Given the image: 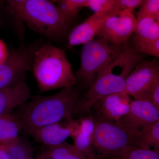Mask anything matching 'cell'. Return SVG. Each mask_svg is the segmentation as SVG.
I'll use <instances>...</instances> for the list:
<instances>
[{
    "label": "cell",
    "mask_w": 159,
    "mask_h": 159,
    "mask_svg": "<svg viewBox=\"0 0 159 159\" xmlns=\"http://www.w3.org/2000/svg\"><path fill=\"white\" fill-rule=\"evenodd\" d=\"M80 98L74 87L62 89L57 93L46 97H35L19 107L15 114L19 119L22 131H29L45 125L73 119Z\"/></svg>",
    "instance_id": "obj_1"
},
{
    "label": "cell",
    "mask_w": 159,
    "mask_h": 159,
    "mask_svg": "<svg viewBox=\"0 0 159 159\" xmlns=\"http://www.w3.org/2000/svg\"><path fill=\"white\" fill-rule=\"evenodd\" d=\"M6 4L9 14L51 40H58L68 31L71 22L61 14L54 1L8 0Z\"/></svg>",
    "instance_id": "obj_2"
},
{
    "label": "cell",
    "mask_w": 159,
    "mask_h": 159,
    "mask_svg": "<svg viewBox=\"0 0 159 159\" xmlns=\"http://www.w3.org/2000/svg\"><path fill=\"white\" fill-rule=\"evenodd\" d=\"M31 69L40 93L74 87L77 78L65 51L51 43H41L33 57Z\"/></svg>",
    "instance_id": "obj_3"
},
{
    "label": "cell",
    "mask_w": 159,
    "mask_h": 159,
    "mask_svg": "<svg viewBox=\"0 0 159 159\" xmlns=\"http://www.w3.org/2000/svg\"><path fill=\"white\" fill-rule=\"evenodd\" d=\"M122 45H116L100 37L85 44L80 66L75 74L77 83L90 87L101 72L119 56Z\"/></svg>",
    "instance_id": "obj_4"
},
{
    "label": "cell",
    "mask_w": 159,
    "mask_h": 159,
    "mask_svg": "<svg viewBox=\"0 0 159 159\" xmlns=\"http://www.w3.org/2000/svg\"><path fill=\"white\" fill-rule=\"evenodd\" d=\"M135 133L119 122L95 121L93 148L97 159H107L132 145Z\"/></svg>",
    "instance_id": "obj_5"
},
{
    "label": "cell",
    "mask_w": 159,
    "mask_h": 159,
    "mask_svg": "<svg viewBox=\"0 0 159 159\" xmlns=\"http://www.w3.org/2000/svg\"><path fill=\"white\" fill-rule=\"evenodd\" d=\"M40 44V41L29 45L22 43L9 51L6 61L0 64V89L14 87L25 82L34 52Z\"/></svg>",
    "instance_id": "obj_6"
},
{
    "label": "cell",
    "mask_w": 159,
    "mask_h": 159,
    "mask_svg": "<svg viewBox=\"0 0 159 159\" xmlns=\"http://www.w3.org/2000/svg\"><path fill=\"white\" fill-rule=\"evenodd\" d=\"M159 78V66L156 59L141 61L129 75L123 93L134 99H148V92L154 81Z\"/></svg>",
    "instance_id": "obj_7"
},
{
    "label": "cell",
    "mask_w": 159,
    "mask_h": 159,
    "mask_svg": "<svg viewBox=\"0 0 159 159\" xmlns=\"http://www.w3.org/2000/svg\"><path fill=\"white\" fill-rule=\"evenodd\" d=\"M136 24L132 11H116L106 20L97 36L116 45H122L134 34Z\"/></svg>",
    "instance_id": "obj_8"
},
{
    "label": "cell",
    "mask_w": 159,
    "mask_h": 159,
    "mask_svg": "<svg viewBox=\"0 0 159 159\" xmlns=\"http://www.w3.org/2000/svg\"><path fill=\"white\" fill-rule=\"evenodd\" d=\"M79 128V120L71 119L35 129L26 134L44 146H53L66 142L69 137L75 136Z\"/></svg>",
    "instance_id": "obj_9"
},
{
    "label": "cell",
    "mask_w": 159,
    "mask_h": 159,
    "mask_svg": "<svg viewBox=\"0 0 159 159\" xmlns=\"http://www.w3.org/2000/svg\"><path fill=\"white\" fill-rule=\"evenodd\" d=\"M159 121V110L148 99H134L119 122L134 133Z\"/></svg>",
    "instance_id": "obj_10"
},
{
    "label": "cell",
    "mask_w": 159,
    "mask_h": 159,
    "mask_svg": "<svg viewBox=\"0 0 159 159\" xmlns=\"http://www.w3.org/2000/svg\"><path fill=\"white\" fill-rule=\"evenodd\" d=\"M116 11L94 13L84 22L76 26L69 35V48L80 45H84L94 39L101 31L106 20Z\"/></svg>",
    "instance_id": "obj_11"
},
{
    "label": "cell",
    "mask_w": 159,
    "mask_h": 159,
    "mask_svg": "<svg viewBox=\"0 0 159 159\" xmlns=\"http://www.w3.org/2000/svg\"><path fill=\"white\" fill-rule=\"evenodd\" d=\"M131 102L129 96L123 92L103 97L96 103L98 105L99 119L118 122L128 113Z\"/></svg>",
    "instance_id": "obj_12"
},
{
    "label": "cell",
    "mask_w": 159,
    "mask_h": 159,
    "mask_svg": "<svg viewBox=\"0 0 159 159\" xmlns=\"http://www.w3.org/2000/svg\"><path fill=\"white\" fill-rule=\"evenodd\" d=\"M31 97V89L25 82L10 88L0 89V116L11 113L23 105Z\"/></svg>",
    "instance_id": "obj_13"
},
{
    "label": "cell",
    "mask_w": 159,
    "mask_h": 159,
    "mask_svg": "<svg viewBox=\"0 0 159 159\" xmlns=\"http://www.w3.org/2000/svg\"><path fill=\"white\" fill-rule=\"evenodd\" d=\"M79 121V132L73 138L74 145L88 159H97L93 145L95 124L94 117H84Z\"/></svg>",
    "instance_id": "obj_14"
},
{
    "label": "cell",
    "mask_w": 159,
    "mask_h": 159,
    "mask_svg": "<svg viewBox=\"0 0 159 159\" xmlns=\"http://www.w3.org/2000/svg\"><path fill=\"white\" fill-rule=\"evenodd\" d=\"M37 159H88L74 145L65 142L55 146H44Z\"/></svg>",
    "instance_id": "obj_15"
},
{
    "label": "cell",
    "mask_w": 159,
    "mask_h": 159,
    "mask_svg": "<svg viewBox=\"0 0 159 159\" xmlns=\"http://www.w3.org/2000/svg\"><path fill=\"white\" fill-rule=\"evenodd\" d=\"M145 150L159 151V121L143 129L134 137L132 145Z\"/></svg>",
    "instance_id": "obj_16"
},
{
    "label": "cell",
    "mask_w": 159,
    "mask_h": 159,
    "mask_svg": "<svg viewBox=\"0 0 159 159\" xmlns=\"http://www.w3.org/2000/svg\"><path fill=\"white\" fill-rule=\"evenodd\" d=\"M21 131V125L15 114L9 113L0 116V145L16 140Z\"/></svg>",
    "instance_id": "obj_17"
},
{
    "label": "cell",
    "mask_w": 159,
    "mask_h": 159,
    "mask_svg": "<svg viewBox=\"0 0 159 159\" xmlns=\"http://www.w3.org/2000/svg\"><path fill=\"white\" fill-rule=\"evenodd\" d=\"M132 39L153 41L159 39V17L145 16L137 19Z\"/></svg>",
    "instance_id": "obj_18"
},
{
    "label": "cell",
    "mask_w": 159,
    "mask_h": 159,
    "mask_svg": "<svg viewBox=\"0 0 159 159\" xmlns=\"http://www.w3.org/2000/svg\"><path fill=\"white\" fill-rule=\"evenodd\" d=\"M10 159H28L33 157V148L25 139L19 137L13 142L0 145Z\"/></svg>",
    "instance_id": "obj_19"
},
{
    "label": "cell",
    "mask_w": 159,
    "mask_h": 159,
    "mask_svg": "<svg viewBox=\"0 0 159 159\" xmlns=\"http://www.w3.org/2000/svg\"><path fill=\"white\" fill-rule=\"evenodd\" d=\"M107 159H159V151L145 150L130 145Z\"/></svg>",
    "instance_id": "obj_20"
},
{
    "label": "cell",
    "mask_w": 159,
    "mask_h": 159,
    "mask_svg": "<svg viewBox=\"0 0 159 159\" xmlns=\"http://www.w3.org/2000/svg\"><path fill=\"white\" fill-rule=\"evenodd\" d=\"M55 2L61 14L71 22L81 9L84 7L86 0H61Z\"/></svg>",
    "instance_id": "obj_21"
},
{
    "label": "cell",
    "mask_w": 159,
    "mask_h": 159,
    "mask_svg": "<svg viewBox=\"0 0 159 159\" xmlns=\"http://www.w3.org/2000/svg\"><path fill=\"white\" fill-rule=\"evenodd\" d=\"M133 47L139 53L159 57V39L153 41L140 40L132 39Z\"/></svg>",
    "instance_id": "obj_22"
},
{
    "label": "cell",
    "mask_w": 159,
    "mask_h": 159,
    "mask_svg": "<svg viewBox=\"0 0 159 159\" xmlns=\"http://www.w3.org/2000/svg\"><path fill=\"white\" fill-rule=\"evenodd\" d=\"M145 16L159 17V0H145L137 12V19Z\"/></svg>",
    "instance_id": "obj_23"
},
{
    "label": "cell",
    "mask_w": 159,
    "mask_h": 159,
    "mask_svg": "<svg viewBox=\"0 0 159 159\" xmlns=\"http://www.w3.org/2000/svg\"><path fill=\"white\" fill-rule=\"evenodd\" d=\"M115 0H86L84 7H88L95 13L114 11Z\"/></svg>",
    "instance_id": "obj_24"
},
{
    "label": "cell",
    "mask_w": 159,
    "mask_h": 159,
    "mask_svg": "<svg viewBox=\"0 0 159 159\" xmlns=\"http://www.w3.org/2000/svg\"><path fill=\"white\" fill-rule=\"evenodd\" d=\"M143 0H115L114 10L115 11H129L140 8Z\"/></svg>",
    "instance_id": "obj_25"
},
{
    "label": "cell",
    "mask_w": 159,
    "mask_h": 159,
    "mask_svg": "<svg viewBox=\"0 0 159 159\" xmlns=\"http://www.w3.org/2000/svg\"><path fill=\"white\" fill-rule=\"evenodd\" d=\"M148 97L152 102L159 110V78L156 80L151 86Z\"/></svg>",
    "instance_id": "obj_26"
},
{
    "label": "cell",
    "mask_w": 159,
    "mask_h": 159,
    "mask_svg": "<svg viewBox=\"0 0 159 159\" xmlns=\"http://www.w3.org/2000/svg\"><path fill=\"white\" fill-rule=\"evenodd\" d=\"M9 52L6 43L0 39V64L6 61L9 57Z\"/></svg>",
    "instance_id": "obj_27"
},
{
    "label": "cell",
    "mask_w": 159,
    "mask_h": 159,
    "mask_svg": "<svg viewBox=\"0 0 159 159\" xmlns=\"http://www.w3.org/2000/svg\"><path fill=\"white\" fill-rule=\"evenodd\" d=\"M6 8V1H0V28L4 27L6 22V12H8Z\"/></svg>",
    "instance_id": "obj_28"
},
{
    "label": "cell",
    "mask_w": 159,
    "mask_h": 159,
    "mask_svg": "<svg viewBox=\"0 0 159 159\" xmlns=\"http://www.w3.org/2000/svg\"><path fill=\"white\" fill-rule=\"evenodd\" d=\"M0 159H10L5 151L1 147H0Z\"/></svg>",
    "instance_id": "obj_29"
}]
</instances>
